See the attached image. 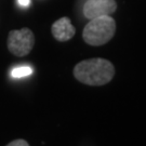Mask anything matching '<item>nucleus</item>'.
<instances>
[{
    "label": "nucleus",
    "instance_id": "1",
    "mask_svg": "<svg viewBox=\"0 0 146 146\" xmlns=\"http://www.w3.org/2000/svg\"><path fill=\"white\" fill-rule=\"evenodd\" d=\"M74 76L79 82L99 87L108 84L115 76V67L108 60L89 58L74 67Z\"/></svg>",
    "mask_w": 146,
    "mask_h": 146
},
{
    "label": "nucleus",
    "instance_id": "2",
    "mask_svg": "<svg viewBox=\"0 0 146 146\" xmlns=\"http://www.w3.org/2000/svg\"><path fill=\"white\" fill-rule=\"evenodd\" d=\"M116 31V22L110 15H104L90 20L82 31L86 43L100 47L110 41Z\"/></svg>",
    "mask_w": 146,
    "mask_h": 146
},
{
    "label": "nucleus",
    "instance_id": "3",
    "mask_svg": "<svg viewBox=\"0 0 146 146\" xmlns=\"http://www.w3.org/2000/svg\"><path fill=\"white\" fill-rule=\"evenodd\" d=\"M8 49L15 56H25L35 46V35L29 28L11 31L8 36Z\"/></svg>",
    "mask_w": 146,
    "mask_h": 146
},
{
    "label": "nucleus",
    "instance_id": "4",
    "mask_svg": "<svg viewBox=\"0 0 146 146\" xmlns=\"http://www.w3.org/2000/svg\"><path fill=\"white\" fill-rule=\"evenodd\" d=\"M117 9L115 0H87L84 7V16L92 20L95 17L113 14Z\"/></svg>",
    "mask_w": 146,
    "mask_h": 146
},
{
    "label": "nucleus",
    "instance_id": "5",
    "mask_svg": "<svg viewBox=\"0 0 146 146\" xmlns=\"http://www.w3.org/2000/svg\"><path fill=\"white\" fill-rule=\"evenodd\" d=\"M51 31L53 37L61 42L70 40L76 34V29L68 17H61L60 20L54 22L51 27Z\"/></svg>",
    "mask_w": 146,
    "mask_h": 146
},
{
    "label": "nucleus",
    "instance_id": "6",
    "mask_svg": "<svg viewBox=\"0 0 146 146\" xmlns=\"http://www.w3.org/2000/svg\"><path fill=\"white\" fill-rule=\"evenodd\" d=\"M33 74V68L29 66H19V67L13 68L11 70V77L12 78H23L27 77Z\"/></svg>",
    "mask_w": 146,
    "mask_h": 146
},
{
    "label": "nucleus",
    "instance_id": "7",
    "mask_svg": "<svg viewBox=\"0 0 146 146\" xmlns=\"http://www.w3.org/2000/svg\"><path fill=\"white\" fill-rule=\"evenodd\" d=\"M7 146H29V144L25 140L19 139V140H14V141L10 142Z\"/></svg>",
    "mask_w": 146,
    "mask_h": 146
},
{
    "label": "nucleus",
    "instance_id": "8",
    "mask_svg": "<svg viewBox=\"0 0 146 146\" xmlns=\"http://www.w3.org/2000/svg\"><path fill=\"white\" fill-rule=\"evenodd\" d=\"M17 3L21 7H28L31 3V0H17Z\"/></svg>",
    "mask_w": 146,
    "mask_h": 146
}]
</instances>
